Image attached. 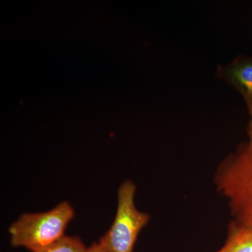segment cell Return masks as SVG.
<instances>
[{
	"instance_id": "3",
	"label": "cell",
	"mask_w": 252,
	"mask_h": 252,
	"mask_svg": "<svg viewBox=\"0 0 252 252\" xmlns=\"http://www.w3.org/2000/svg\"><path fill=\"white\" fill-rule=\"evenodd\" d=\"M136 187L126 180L118 190L117 214L109 229L99 243L105 252H133L141 230L150 220V215L137 210L135 204Z\"/></svg>"
},
{
	"instance_id": "2",
	"label": "cell",
	"mask_w": 252,
	"mask_h": 252,
	"mask_svg": "<svg viewBox=\"0 0 252 252\" xmlns=\"http://www.w3.org/2000/svg\"><path fill=\"white\" fill-rule=\"evenodd\" d=\"M74 217V209L67 201L61 202L49 211L23 214L10 225L11 245L31 252L42 250L64 236Z\"/></svg>"
},
{
	"instance_id": "4",
	"label": "cell",
	"mask_w": 252,
	"mask_h": 252,
	"mask_svg": "<svg viewBox=\"0 0 252 252\" xmlns=\"http://www.w3.org/2000/svg\"><path fill=\"white\" fill-rule=\"evenodd\" d=\"M221 75L243 95L252 116V59L240 57L226 67Z\"/></svg>"
},
{
	"instance_id": "7",
	"label": "cell",
	"mask_w": 252,
	"mask_h": 252,
	"mask_svg": "<svg viewBox=\"0 0 252 252\" xmlns=\"http://www.w3.org/2000/svg\"><path fill=\"white\" fill-rule=\"evenodd\" d=\"M86 252H104V249L101 246L100 244L99 243H93L92 245L87 248Z\"/></svg>"
},
{
	"instance_id": "5",
	"label": "cell",
	"mask_w": 252,
	"mask_h": 252,
	"mask_svg": "<svg viewBox=\"0 0 252 252\" xmlns=\"http://www.w3.org/2000/svg\"><path fill=\"white\" fill-rule=\"evenodd\" d=\"M214 252H252V228L232 220L224 245Z\"/></svg>"
},
{
	"instance_id": "6",
	"label": "cell",
	"mask_w": 252,
	"mask_h": 252,
	"mask_svg": "<svg viewBox=\"0 0 252 252\" xmlns=\"http://www.w3.org/2000/svg\"><path fill=\"white\" fill-rule=\"evenodd\" d=\"M87 248L79 237L64 235L56 243L34 252H86Z\"/></svg>"
},
{
	"instance_id": "1",
	"label": "cell",
	"mask_w": 252,
	"mask_h": 252,
	"mask_svg": "<svg viewBox=\"0 0 252 252\" xmlns=\"http://www.w3.org/2000/svg\"><path fill=\"white\" fill-rule=\"evenodd\" d=\"M214 182L233 220L252 228V147L248 142L220 162Z\"/></svg>"
},
{
	"instance_id": "8",
	"label": "cell",
	"mask_w": 252,
	"mask_h": 252,
	"mask_svg": "<svg viewBox=\"0 0 252 252\" xmlns=\"http://www.w3.org/2000/svg\"><path fill=\"white\" fill-rule=\"evenodd\" d=\"M248 135H249V140L248 143L250 144V145L252 147V120L250 123V125H249L248 127Z\"/></svg>"
}]
</instances>
